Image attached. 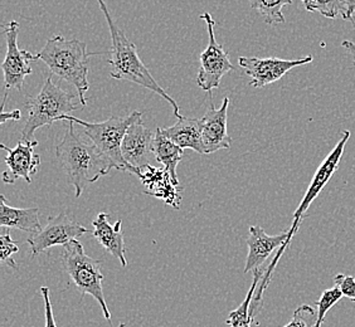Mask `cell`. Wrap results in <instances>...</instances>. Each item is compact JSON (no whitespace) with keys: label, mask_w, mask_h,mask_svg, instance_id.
<instances>
[{"label":"cell","mask_w":355,"mask_h":327,"mask_svg":"<svg viewBox=\"0 0 355 327\" xmlns=\"http://www.w3.org/2000/svg\"><path fill=\"white\" fill-rule=\"evenodd\" d=\"M55 157L69 184L75 188L76 198L83 195L87 185L94 184L112 169L95 143L76 132L73 123H69L64 136L55 148Z\"/></svg>","instance_id":"1"},{"label":"cell","mask_w":355,"mask_h":327,"mask_svg":"<svg viewBox=\"0 0 355 327\" xmlns=\"http://www.w3.org/2000/svg\"><path fill=\"white\" fill-rule=\"evenodd\" d=\"M100 8L105 14V18L109 26L110 35L112 39V47L110 51L109 62L111 72L110 76L115 80L128 81L135 83L137 86H141L144 89H148L157 96L163 97L165 101L171 103V109L174 112V116L180 118V109L177 101L168 95V92L155 81V78L151 76L150 71L144 64L140 55L137 53V47L135 43L129 41L123 29L117 27L114 18L111 17L109 9L106 7L103 0H97Z\"/></svg>","instance_id":"2"},{"label":"cell","mask_w":355,"mask_h":327,"mask_svg":"<svg viewBox=\"0 0 355 327\" xmlns=\"http://www.w3.org/2000/svg\"><path fill=\"white\" fill-rule=\"evenodd\" d=\"M98 53H89L85 42L55 35L48 39L35 58L37 61L44 62L53 75L73 86L80 97V103L85 107L87 105L85 95L89 91V62Z\"/></svg>","instance_id":"3"},{"label":"cell","mask_w":355,"mask_h":327,"mask_svg":"<svg viewBox=\"0 0 355 327\" xmlns=\"http://www.w3.org/2000/svg\"><path fill=\"white\" fill-rule=\"evenodd\" d=\"M77 123L83 127V134L89 137L103 157L109 160L112 169L126 171L140 177L141 171L134 169L125 161L121 151L123 136L132 123L143 120V114L139 111L131 112L128 116H112L103 123H87L75 116H62L58 121Z\"/></svg>","instance_id":"4"},{"label":"cell","mask_w":355,"mask_h":327,"mask_svg":"<svg viewBox=\"0 0 355 327\" xmlns=\"http://www.w3.org/2000/svg\"><path fill=\"white\" fill-rule=\"evenodd\" d=\"M75 100L73 92L61 89L53 82L52 76H48L38 96L26 101L28 118L21 131V141H31L37 130L52 126L58 123L62 116L83 109V105L76 103Z\"/></svg>","instance_id":"5"},{"label":"cell","mask_w":355,"mask_h":327,"mask_svg":"<svg viewBox=\"0 0 355 327\" xmlns=\"http://www.w3.org/2000/svg\"><path fill=\"white\" fill-rule=\"evenodd\" d=\"M61 259L69 280L81 293V300L85 294H91L101 307L103 317L111 324V312L103 294L101 262L89 257L77 239L63 245Z\"/></svg>","instance_id":"6"},{"label":"cell","mask_w":355,"mask_h":327,"mask_svg":"<svg viewBox=\"0 0 355 327\" xmlns=\"http://www.w3.org/2000/svg\"><path fill=\"white\" fill-rule=\"evenodd\" d=\"M200 19H203L208 29V46L200 55L197 83L199 87L212 95L213 89H219L220 81L228 72L234 71V66L230 60V55L225 52L222 44H219L214 35L216 21L209 13L202 14Z\"/></svg>","instance_id":"7"},{"label":"cell","mask_w":355,"mask_h":327,"mask_svg":"<svg viewBox=\"0 0 355 327\" xmlns=\"http://www.w3.org/2000/svg\"><path fill=\"white\" fill-rule=\"evenodd\" d=\"M349 139H350V131L344 130L340 140L335 145L334 149L330 151V154L325 157V160L321 163L320 166L318 168V170L315 173L314 177L309 185L308 191L305 193V195H304L300 204L297 206V209L295 211L294 222L291 224V228L288 229L290 243L293 240V237L299 231V225L302 222V219L306 217V213H308L310 205L314 202L315 199L319 197L321 191L325 188V185L328 184L329 180L334 175L335 171L339 169V164L342 160L343 154H344Z\"/></svg>","instance_id":"8"},{"label":"cell","mask_w":355,"mask_h":327,"mask_svg":"<svg viewBox=\"0 0 355 327\" xmlns=\"http://www.w3.org/2000/svg\"><path fill=\"white\" fill-rule=\"evenodd\" d=\"M86 233H89V229L80 224L72 214L62 213L55 217H49L47 224L42 227L40 232L33 233L27 239V243L32 257H35L55 245L63 247L71 240L83 237Z\"/></svg>","instance_id":"9"},{"label":"cell","mask_w":355,"mask_h":327,"mask_svg":"<svg viewBox=\"0 0 355 327\" xmlns=\"http://www.w3.org/2000/svg\"><path fill=\"white\" fill-rule=\"evenodd\" d=\"M3 32L6 35L7 42V55L6 60L1 63V69L4 73L6 95H8L9 89L21 91L26 77L32 75L31 62L37 61V58L35 55H32L28 51H23L18 47V21H12L4 24Z\"/></svg>","instance_id":"10"},{"label":"cell","mask_w":355,"mask_h":327,"mask_svg":"<svg viewBox=\"0 0 355 327\" xmlns=\"http://www.w3.org/2000/svg\"><path fill=\"white\" fill-rule=\"evenodd\" d=\"M246 243L248 245V254H247L246 265H245V273L260 269V267L266 262L267 258L272 254L273 251L280 248L276 258L273 259L268 271L262 279V283L267 286L271 280V272H272L273 268L277 265L281 254L285 252V248L290 245L288 231L281 233L279 236H268L265 232V229H262L259 225H251L250 227V237L247 238Z\"/></svg>","instance_id":"11"},{"label":"cell","mask_w":355,"mask_h":327,"mask_svg":"<svg viewBox=\"0 0 355 327\" xmlns=\"http://www.w3.org/2000/svg\"><path fill=\"white\" fill-rule=\"evenodd\" d=\"M313 55H309L300 60H281V58H257V57H239V64L245 71L254 89H262L281 80L293 69L305 66L313 62Z\"/></svg>","instance_id":"12"},{"label":"cell","mask_w":355,"mask_h":327,"mask_svg":"<svg viewBox=\"0 0 355 327\" xmlns=\"http://www.w3.org/2000/svg\"><path fill=\"white\" fill-rule=\"evenodd\" d=\"M37 141H19L15 148H9L1 143L0 149L7 151L6 157L8 170L3 173V182L6 184H14L18 179H24L28 184L32 183V175H35L41 165V157L35 152Z\"/></svg>","instance_id":"13"},{"label":"cell","mask_w":355,"mask_h":327,"mask_svg":"<svg viewBox=\"0 0 355 327\" xmlns=\"http://www.w3.org/2000/svg\"><path fill=\"white\" fill-rule=\"evenodd\" d=\"M230 106V97H225L222 106L216 109L213 103L200 118L202 127V140L205 146V155L213 154L223 149H231L232 137L228 134L227 127V111Z\"/></svg>","instance_id":"14"},{"label":"cell","mask_w":355,"mask_h":327,"mask_svg":"<svg viewBox=\"0 0 355 327\" xmlns=\"http://www.w3.org/2000/svg\"><path fill=\"white\" fill-rule=\"evenodd\" d=\"M154 134L143 123V120L132 123L123 136L121 151L125 161L134 169L141 171L150 165Z\"/></svg>","instance_id":"15"},{"label":"cell","mask_w":355,"mask_h":327,"mask_svg":"<svg viewBox=\"0 0 355 327\" xmlns=\"http://www.w3.org/2000/svg\"><path fill=\"white\" fill-rule=\"evenodd\" d=\"M107 217L109 215L106 213H100L97 218L92 222L94 237L112 257L119 259L121 266L126 267L128 260L125 258L123 220H117L115 224L111 225Z\"/></svg>","instance_id":"16"},{"label":"cell","mask_w":355,"mask_h":327,"mask_svg":"<svg viewBox=\"0 0 355 327\" xmlns=\"http://www.w3.org/2000/svg\"><path fill=\"white\" fill-rule=\"evenodd\" d=\"M165 136L177 143L179 148L191 149L200 155H205L203 140H202V127L200 118H189L182 116L171 127L162 129Z\"/></svg>","instance_id":"17"},{"label":"cell","mask_w":355,"mask_h":327,"mask_svg":"<svg viewBox=\"0 0 355 327\" xmlns=\"http://www.w3.org/2000/svg\"><path fill=\"white\" fill-rule=\"evenodd\" d=\"M139 179L145 185L146 194H150L157 198L164 199L165 203L178 208V203L180 200L177 194L178 185L174 184L169 171L149 165L141 170Z\"/></svg>","instance_id":"18"},{"label":"cell","mask_w":355,"mask_h":327,"mask_svg":"<svg viewBox=\"0 0 355 327\" xmlns=\"http://www.w3.org/2000/svg\"><path fill=\"white\" fill-rule=\"evenodd\" d=\"M0 225L9 229H18L31 234L42 229L38 208H14L7 204L4 195H0Z\"/></svg>","instance_id":"19"},{"label":"cell","mask_w":355,"mask_h":327,"mask_svg":"<svg viewBox=\"0 0 355 327\" xmlns=\"http://www.w3.org/2000/svg\"><path fill=\"white\" fill-rule=\"evenodd\" d=\"M151 150L157 161L163 164L164 169L169 171L174 184L179 185L177 168L183 159V154H184L183 149L179 148L177 143H173L171 140L165 136L162 131V127H157L154 134Z\"/></svg>","instance_id":"20"},{"label":"cell","mask_w":355,"mask_h":327,"mask_svg":"<svg viewBox=\"0 0 355 327\" xmlns=\"http://www.w3.org/2000/svg\"><path fill=\"white\" fill-rule=\"evenodd\" d=\"M262 279H263V271L261 268L253 271L252 286L247 293L246 299L239 305V308L233 310L228 316L227 325H230V327H251V324L253 322V316L251 315V306H252L251 303H252L254 293L257 291V286Z\"/></svg>","instance_id":"21"},{"label":"cell","mask_w":355,"mask_h":327,"mask_svg":"<svg viewBox=\"0 0 355 327\" xmlns=\"http://www.w3.org/2000/svg\"><path fill=\"white\" fill-rule=\"evenodd\" d=\"M293 0H250L251 8L260 14L266 24H284L286 19L282 8L290 6Z\"/></svg>","instance_id":"22"},{"label":"cell","mask_w":355,"mask_h":327,"mask_svg":"<svg viewBox=\"0 0 355 327\" xmlns=\"http://www.w3.org/2000/svg\"><path fill=\"white\" fill-rule=\"evenodd\" d=\"M342 299L343 293L336 286L322 292L320 300L315 302V305L318 307V316H316V324L314 327H321L329 311Z\"/></svg>","instance_id":"23"},{"label":"cell","mask_w":355,"mask_h":327,"mask_svg":"<svg viewBox=\"0 0 355 327\" xmlns=\"http://www.w3.org/2000/svg\"><path fill=\"white\" fill-rule=\"evenodd\" d=\"M305 9L313 13L318 12L329 19H335L342 14V0H301Z\"/></svg>","instance_id":"24"},{"label":"cell","mask_w":355,"mask_h":327,"mask_svg":"<svg viewBox=\"0 0 355 327\" xmlns=\"http://www.w3.org/2000/svg\"><path fill=\"white\" fill-rule=\"evenodd\" d=\"M18 251H19L18 242L13 240L9 233H4L0 236V259H1V262H6L8 266L17 269L18 265L14 260L13 256Z\"/></svg>","instance_id":"25"},{"label":"cell","mask_w":355,"mask_h":327,"mask_svg":"<svg viewBox=\"0 0 355 327\" xmlns=\"http://www.w3.org/2000/svg\"><path fill=\"white\" fill-rule=\"evenodd\" d=\"M315 324L314 308L309 305H301L295 310L291 321L284 327H314Z\"/></svg>","instance_id":"26"},{"label":"cell","mask_w":355,"mask_h":327,"mask_svg":"<svg viewBox=\"0 0 355 327\" xmlns=\"http://www.w3.org/2000/svg\"><path fill=\"white\" fill-rule=\"evenodd\" d=\"M334 283L340 290L343 297L353 301L355 303V279L353 276H345L339 273L334 277Z\"/></svg>","instance_id":"27"},{"label":"cell","mask_w":355,"mask_h":327,"mask_svg":"<svg viewBox=\"0 0 355 327\" xmlns=\"http://www.w3.org/2000/svg\"><path fill=\"white\" fill-rule=\"evenodd\" d=\"M41 294L44 301V315H46V327H57L55 325L53 308L51 303V292L49 288L46 286L41 287Z\"/></svg>","instance_id":"28"},{"label":"cell","mask_w":355,"mask_h":327,"mask_svg":"<svg viewBox=\"0 0 355 327\" xmlns=\"http://www.w3.org/2000/svg\"><path fill=\"white\" fill-rule=\"evenodd\" d=\"M342 17L344 21H352L355 27V0H342Z\"/></svg>","instance_id":"29"},{"label":"cell","mask_w":355,"mask_h":327,"mask_svg":"<svg viewBox=\"0 0 355 327\" xmlns=\"http://www.w3.org/2000/svg\"><path fill=\"white\" fill-rule=\"evenodd\" d=\"M21 118V112L19 109H14V111H10V112H6L3 109V112L0 114V123L1 125H4L7 121H18Z\"/></svg>","instance_id":"30"},{"label":"cell","mask_w":355,"mask_h":327,"mask_svg":"<svg viewBox=\"0 0 355 327\" xmlns=\"http://www.w3.org/2000/svg\"><path fill=\"white\" fill-rule=\"evenodd\" d=\"M343 48H345L347 51H348L349 55L353 57V60H354L355 63V44L353 42L350 41H344L342 43Z\"/></svg>","instance_id":"31"},{"label":"cell","mask_w":355,"mask_h":327,"mask_svg":"<svg viewBox=\"0 0 355 327\" xmlns=\"http://www.w3.org/2000/svg\"><path fill=\"white\" fill-rule=\"evenodd\" d=\"M119 327H126V325H125V324H121Z\"/></svg>","instance_id":"32"}]
</instances>
